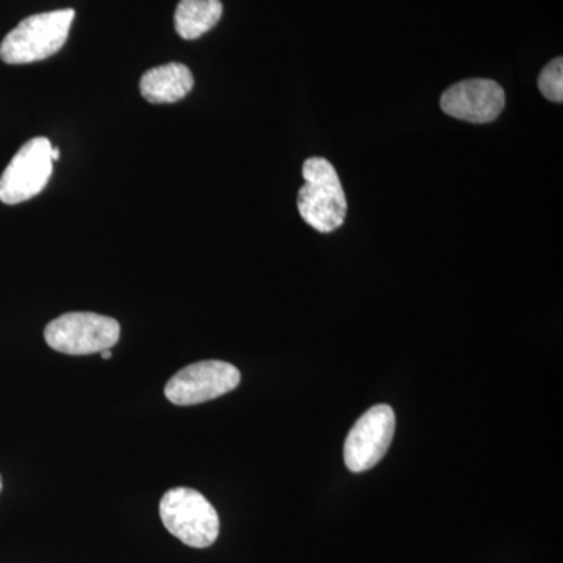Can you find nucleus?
<instances>
[{
    "label": "nucleus",
    "instance_id": "1",
    "mask_svg": "<svg viewBox=\"0 0 563 563\" xmlns=\"http://www.w3.org/2000/svg\"><path fill=\"white\" fill-rule=\"evenodd\" d=\"M306 184L298 192V210L302 220L321 233L342 228L346 220L347 202L342 180L331 162L312 157L303 162Z\"/></svg>",
    "mask_w": 563,
    "mask_h": 563
},
{
    "label": "nucleus",
    "instance_id": "2",
    "mask_svg": "<svg viewBox=\"0 0 563 563\" xmlns=\"http://www.w3.org/2000/svg\"><path fill=\"white\" fill-rule=\"evenodd\" d=\"M76 11L73 9L33 14L20 22L0 44L7 65H29L46 60L65 46Z\"/></svg>",
    "mask_w": 563,
    "mask_h": 563
},
{
    "label": "nucleus",
    "instance_id": "3",
    "mask_svg": "<svg viewBox=\"0 0 563 563\" xmlns=\"http://www.w3.org/2000/svg\"><path fill=\"white\" fill-rule=\"evenodd\" d=\"M161 518L176 539L196 550L211 547L220 536L217 509L195 488L166 492L161 501Z\"/></svg>",
    "mask_w": 563,
    "mask_h": 563
},
{
    "label": "nucleus",
    "instance_id": "4",
    "mask_svg": "<svg viewBox=\"0 0 563 563\" xmlns=\"http://www.w3.org/2000/svg\"><path fill=\"white\" fill-rule=\"evenodd\" d=\"M120 322L91 312H70L51 321L44 339L52 350L68 355H88L111 350L120 342Z\"/></svg>",
    "mask_w": 563,
    "mask_h": 563
},
{
    "label": "nucleus",
    "instance_id": "5",
    "mask_svg": "<svg viewBox=\"0 0 563 563\" xmlns=\"http://www.w3.org/2000/svg\"><path fill=\"white\" fill-rule=\"evenodd\" d=\"M51 152V141L44 136L27 141L0 176V201L16 206L40 195L54 172Z\"/></svg>",
    "mask_w": 563,
    "mask_h": 563
},
{
    "label": "nucleus",
    "instance_id": "6",
    "mask_svg": "<svg viewBox=\"0 0 563 563\" xmlns=\"http://www.w3.org/2000/svg\"><path fill=\"white\" fill-rule=\"evenodd\" d=\"M396 431V415L388 404H379L358 418L344 442L343 457L347 470L363 473L383 461Z\"/></svg>",
    "mask_w": 563,
    "mask_h": 563
},
{
    "label": "nucleus",
    "instance_id": "7",
    "mask_svg": "<svg viewBox=\"0 0 563 563\" xmlns=\"http://www.w3.org/2000/svg\"><path fill=\"white\" fill-rule=\"evenodd\" d=\"M242 374L232 363L203 361L185 366L166 384L165 396L176 406H196L228 395L239 387Z\"/></svg>",
    "mask_w": 563,
    "mask_h": 563
},
{
    "label": "nucleus",
    "instance_id": "8",
    "mask_svg": "<svg viewBox=\"0 0 563 563\" xmlns=\"http://www.w3.org/2000/svg\"><path fill=\"white\" fill-rule=\"evenodd\" d=\"M506 106V95L501 85L488 79L459 81L448 88L440 99L444 113L455 120L487 124L501 114Z\"/></svg>",
    "mask_w": 563,
    "mask_h": 563
},
{
    "label": "nucleus",
    "instance_id": "9",
    "mask_svg": "<svg viewBox=\"0 0 563 563\" xmlns=\"http://www.w3.org/2000/svg\"><path fill=\"white\" fill-rule=\"evenodd\" d=\"M195 87V79L188 66L168 63L147 70L140 80V91L151 103L179 102Z\"/></svg>",
    "mask_w": 563,
    "mask_h": 563
},
{
    "label": "nucleus",
    "instance_id": "10",
    "mask_svg": "<svg viewBox=\"0 0 563 563\" xmlns=\"http://www.w3.org/2000/svg\"><path fill=\"white\" fill-rule=\"evenodd\" d=\"M222 16L221 0H180L174 14L176 32L184 40H198Z\"/></svg>",
    "mask_w": 563,
    "mask_h": 563
},
{
    "label": "nucleus",
    "instance_id": "11",
    "mask_svg": "<svg viewBox=\"0 0 563 563\" xmlns=\"http://www.w3.org/2000/svg\"><path fill=\"white\" fill-rule=\"evenodd\" d=\"M539 90L551 102L563 101V60L554 58L539 76Z\"/></svg>",
    "mask_w": 563,
    "mask_h": 563
},
{
    "label": "nucleus",
    "instance_id": "12",
    "mask_svg": "<svg viewBox=\"0 0 563 563\" xmlns=\"http://www.w3.org/2000/svg\"><path fill=\"white\" fill-rule=\"evenodd\" d=\"M51 155H52V161L57 162L58 158H60V150H58V147H52Z\"/></svg>",
    "mask_w": 563,
    "mask_h": 563
},
{
    "label": "nucleus",
    "instance_id": "13",
    "mask_svg": "<svg viewBox=\"0 0 563 563\" xmlns=\"http://www.w3.org/2000/svg\"><path fill=\"white\" fill-rule=\"evenodd\" d=\"M99 354H101V357L102 358H106V361H109V358H111V351L110 350H106V351H102V352H99Z\"/></svg>",
    "mask_w": 563,
    "mask_h": 563
},
{
    "label": "nucleus",
    "instance_id": "14",
    "mask_svg": "<svg viewBox=\"0 0 563 563\" xmlns=\"http://www.w3.org/2000/svg\"><path fill=\"white\" fill-rule=\"evenodd\" d=\"M0 492H2V477H0Z\"/></svg>",
    "mask_w": 563,
    "mask_h": 563
}]
</instances>
